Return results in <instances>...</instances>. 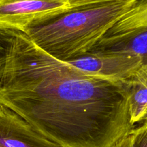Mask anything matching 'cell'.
<instances>
[{
    "label": "cell",
    "mask_w": 147,
    "mask_h": 147,
    "mask_svg": "<svg viewBox=\"0 0 147 147\" xmlns=\"http://www.w3.org/2000/svg\"><path fill=\"white\" fill-rule=\"evenodd\" d=\"M112 147H132V135L131 132L120 139Z\"/></svg>",
    "instance_id": "8fae6325"
},
{
    "label": "cell",
    "mask_w": 147,
    "mask_h": 147,
    "mask_svg": "<svg viewBox=\"0 0 147 147\" xmlns=\"http://www.w3.org/2000/svg\"><path fill=\"white\" fill-rule=\"evenodd\" d=\"M80 71L113 83H122L142 65L136 54L123 50L91 51L66 60Z\"/></svg>",
    "instance_id": "277c9868"
},
{
    "label": "cell",
    "mask_w": 147,
    "mask_h": 147,
    "mask_svg": "<svg viewBox=\"0 0 147 147\" xmlns=\"http://www.w3.org/2000/svg\"><path fill=\"white\" fill-rule=\"evenodd\" d=\"M5 55H6V50L5 47H4V44L2 43V42L0 40V65L3 63V61L5 59Z\"/></svg>",
    "instance_id": "7c38bea8"
},
{
    "label": "cell",
    "mask_w": 147,
    "mask_h": 147,
    "mask_svg": "<svg viewBox=\"0 0 147 147\" xmlns=\"http://www.w3.org/2000/svg\"><path fill=\"white\" fill-rule=\"evenodd\" d=\"M72 8L68 0H0V31L26 33Z\"/></svg>",
    "instance_id": "3957f363"
},
{
    "label": "cell",
    "mask_w": 147,
    "mask_h": 147,
    "mask_svg": "<svg viewBox=\"0 0 147 147\" xmlns=\"http://www.w3.org/2000/svg\"><path fill=\"white\" fill-rule=\"evenodd\" d=\"M102 50L131 52L141 58L142 64H147V31L120 39L102 47H95L91 51Z\"/></svg>",
    "instance_id": "ba28073f"
},
{
    "label": "cell",
    "mask_w": 147,
    "mask_h": 147,
    "mask_svg": "<svg viewBox=\"0 0 147 147\" xmlns=\"http://www.w3.org/2000/svg\"><path fill=\"white\" fill-rule=\"evenodd\" d=\"M0 104L61 147H112L134 126L123 83L80 71L25 33L0 31Z\"/></svg>",
    "instance_id": "6da1fadb"
},
{
    "label": "cell",
    "mask_w": 147,
    "mask_h": 147,
    "mask_svg": "<svg viewBox=\"0 0 147 147\" xmlns=\"http://www.w3.org/2000/svg\"><path fill=\"white\" fill-rule=\"evenodd\" d=\"M0 147H61L23 118L0 104Z\"/></svg>",
    "instance_id": "5b68a950"
},
{
    "label": "cell",
    "mask_w": 147,
    "mask_h": 147,
    "mask_svg": "<svg viewBox=\"0 0 147 147\" xmlns=\"http://www.w3.org/2000/svg\"><path fill=\"white\" fill-rule=\"evenodd\" d=\"M132 147H147V120L131 130Z\"/></svg>",
    "instance_id": "9c48e42d"
},
{
    "label": "cell",
    "mask_w": 147,
    "mask_h": 147,
    "mask_svg": "<svg viewBox=\"0 0 147 147\" xmlns=\"http://www.w3.org/2000/svg\"><path fill=\"white\" fill-rule=\"evenodd\" d=\"M73 8L75 7H83V6L90 5V4H99V3L110 2L117 1H136L137 0H68Z\"/></svg>",
    "instance_id": "30bf717a"
},
{
    "label": "cell",
    "mask_w": 147,
    "mask_h": 147,
    "mask_svg": "<svg viewBox=\"0 0 147 147\" xmlns=\"http://www.w3.org/2000/svg\"><path fill=\"white\" fill-rule=\"evenodd\" d=\"M136 1H117L72 8L25 34L48 54L66 61L90 52Z\"/></svg>",
    "instance_id": "7a4b0ae2"
},
{
    "label": "cell",
    "mask_w": 147,
    "mask_h": 147,
    "mask_svg": "<svg viewBox=\"0 0 147 147\" xmlns=\"http://www.w3.org/2000/svg\"><path fill=\"white\" fill-rule=\"evenodd\" d=\"M128 97L130 122L135 127L147 120V64H142L122 82Z\"/></svg>",
    "instance_id": "8992f818"
},
{
    "label": "cell",
    "mask_w": 147,
    "mask_h": 147,
    "mask_svg": "<svg viewBox=\"0 0 147 147\" xmlns=\"http://www.w3.org/2000/svg\"><path fill=\"white\" fill-rule=\"evenodd\" d=\"M145 31H147V0H137L94 48Z\"/></svg>",
    "instance_id": "52a82bcc"
}]
</instances>
